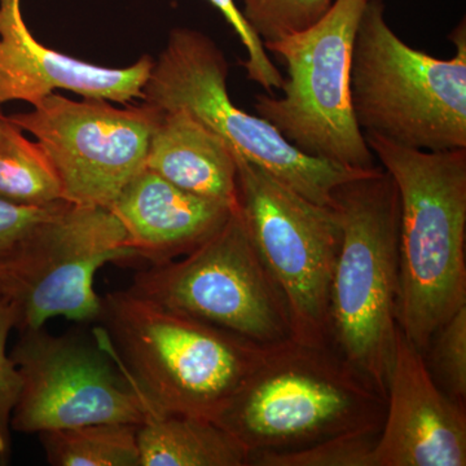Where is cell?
I'll use <instances>...</instances> for the list:
<instances>
[{
    "label": "cell",
    "mask_w": 466,
    "mask_h": 466,
    "mask_svg": "<svg viewBox=\"0 0 466 466\" xmlns=\"http://www.w3.org/2000/svg\"><path fill=\"white\" fill-rule=\"evenodd\" d=\"M94 332L144 408L214 421L267 346L131 293L101 296ZM269 346V345H268Z\"/></svg>",
    "instance_id": "obj_1"
},
{
    "label": "cell",
    "mask_w": 466,
    "mask_h": 466,
    "mask_svg": "<svg viewBox=\"0 0 466 466\" xmlns=\"http://www.w3.org/2000/svg\"><path fill=\"white\" fill-rule=\"evenodd\" d=\"M364 137L400 193L398 323L424 354L466 306V148L431 152Z\"/></svg>",
    "instance_id": "obj_2"
},
{
    "label": "cell",
    "mask_w": 466,
    "mask_h": 466,
    "mask_svg": "<svg viewBox=\"0 0 466 466\" xmlns=\"http://www.w3.org/2000/svg\"><path fill=\"white\" fill-rule=\"evenodd\" d=\"M342 241L328 309V346L386 400L400 323V202L373 167L333 191Z\"/></svg>",
    "instance_id": "obj_3"
},
{
    "label": "cell",
    "mask_w": 466,
    "mask_h": 466,
    "mask_svg": "<svg viewBox=\"0 0 466 466\" xmlns=\"http://www.w3.org/2000/svg\"><path fill=\"white\" fill-rule=\"evenodd\" d=\"M385 413L386 400L330 346L290 339L267 346L214 422L254 455L380 431Z\"/></svg>",
    "instance_id": "obj_4"
},
{
    "label": "cell",
    "mask_w": 466,
    "mask_h": 466,
    "mask_svg": "<svg viewBox=\"0 0 466 466\" xmlns=\"http://www.w3.org/2000/svg\"><path fill=\"white\" fill-rule=\"evenodd\" d=\"M456 55L431 56L401 41L382 0H368L351 54L352 110L363 134L408 148H466V25L450 35Z\"/></svg>",
    "instance_id": "obj_5"
},
{
    "label": "cell",
    "mask_w": 466,
    "mask_h": 466,
    "mask_svg": "<svg viewBox=\"0 0 466 466\" xmlns=\"http://www.w3.org/2000/svg\"><path fill=\"white\" fill-rule=\"evenodd\" d=\"M368 0H334L314 25L263 43L287 66L279 97L254 99L262 116L299 152L349 168L376 167L355 119L350 88L352 45Z\"/></svg>",
    "instance_id": "obj_6"
},
{
    "label": "cell",
    "mask_w": 466,
    "mask_h": 466,
    "mask_svg": "<svg viewBox=\"0 0 466 466\" xmlns=\"http://www.w3.org/2000/svg\"><path fill=\"white\" fill-rule=\"evenodd\" d=\"M228 63L207 34L177 27L153 60L143 103L162 112L183 109L308 200L334 207L339 184L372 170L349 168L299 152L262 116L235 106L227 90Z\"/></svg>",
    "instance_id": "obj_7"
},
{
    "label": "cell",
    "mask_w": 466,
    "mask_h": 466,
    "mask_svg": "<svg viewBox=\"0 0 466 466\" xmlns=\"http://www.w3.org/2000/svg\"><path fill=\"white\" fill-rule=\"evenodd\" d=\"M131 293L259 345L293 339L289 309L240 210L182 258L135 275Z\"/></svg>",
    "instance_id": "obj_8"
},
{
    "label": "cell",
    "mask_w": 466,
    "mask_h": 466,
    "mask_svg": "<svg viewBox=\"0 0 466 466\" xmlns=\"http://www.w3.org/2000/svg\"><path fill=\"white\" fill-rule=\"evenodd\" d=\"M238 210L289 309L294 341L328 346V309L342 241L336 207L308 200L233 150Z\"/></svg>",
    "instance_id": "obj_9"
},
{
    "label": "cell",
    "mask_w": 466,
    "mask_h": 466,
    "mask_svg": "<svg viewBox=\"0 0 466 466\" xmlns=\"http://www.w3.org/2000/svg\"><path fill=\"white\" fill-rule=\"evenodd\" d=\"M134 259L109 208L64 201L0 276V299L14 309L17 330L45 327L55 318L97 323L103 308L95 290L97 271Z\"/></svg>",
    "instance_id": "obj_10"
},
{
    "label": "cell",
    "mask_w": 466,
    "mask_h": 466,
    "mask_svg": "<svg viewBox=\"0 0 466 466\" xmlns=\"http://www.w3.org/2000/svg\"><path fill=\"white\" fill-rule=\"evenodd\" d=\"M7 116L41 146L66 201L109 208L146 168L159 110L143 101L118 108L108 100L54 92L30 112Z\"/></svg>",
    "instance_id": "obj_11"
},
{
    "label": "cell",
    "mask_w": 466,
    "mask_h": 466,
    "mask_svg": "<svg viewBox=\"0 0 466 466\" xmlns=\"http://www.w3.org/2000/svg\"><path fill=\"white\" fill-rule=\"evenodd\" d=\"M20 372L12 431H42L96 422L140 425L146 408L94 332L18 330L9 352Z\"/></svg>",
    "instance_id": "obj_12"
},
{
    "label": "cell",
    "mask_w": 466,
    "mask_h": 466,
    "mask_svg": "<svg viewBox=\"0 0 466 466\" xmlns=\"http://www.w3.org/2000/svg\"><path fill=\"white\" fill-rule=\"evenodd\" d=\"M466 410L434 381L400 330L372 466H465Z\"/></svg>",
    "instance_id": "obj_13"
},
{
    "label": "cell",
    "mask_w": 466,
    "mask_h": 466,
    "mask_svg": "<svg viewBox=\"0 0 466 466\" xmlns=\"http://www.w3.org/2000/svg\"><path fill=\"white\" fill-rule=\"evenodd\" d=\"M152 56L108 67L48 48L30 32L21 0H0V112L11 101L38 106L57 90L127 106L142 100Z\"/></svg>",
    "instance_id": "obj_14"
},
{
    "label": "cell",
    "mask_w": 466,
    "mask_h": 466,
    "mask_svg": "<svg viewBox=\"0 0 466 466\" xmlns=\"http://www.w3.org/2000/svg\"><path fill=\"white\" fill-rule=\"evenodd\" d=\"M109 210L124 227L137 259L157 266L198 249L236 208L184 191L146 167Z\"/></svg>",
    "instance_id": "obj_15"
},
{
    "label": "cell",
    "mask_w": 466,
    "mask_h": 466,
    "mask_svg": "<svg viewBox=\"0 0 466 466\" xmlns=\"http://www.w3.org/2000/svg\"><path fill=\"white\" fill-rule=\"evenodd\" d=\"M146 167L184 191L238 208L232 147L186 110H159Z\"/></svg>",
    "instance_id": "obj_16"
},
{
    "label": "cell",
    "mask_w": 466,
    "mask_h": 466,
    "mask_svg": "<svg viewBox=\"0 0 466 466\" xmlns=\"http://www.w3.org/2000/svg\"><path fill=\"white\" fill-rule=\"evenodd\" d=\"M139 466H248L249 452L201 417L146 410L137 426Z\"/></svg>",
    "instance_id": "obj_17"
},
{
    "label": "cell",
    "mask_w": 466,
    "mask_h": 466,
    "mask_svg": "<svg viewBox=\"0 0 466 466\" xmlns=\"http://www.w3.org/2000/svg\"><path fill=\"white\" fill-rule=\"evenodd\" d=\"M0 198L24 207L66 201L50 159L35 140L0 113Z\"/></svg>",
    "instance_id": "obj_18"
},
{
    "label": "cell",
    "mask_w": 466,
    "mask_h": 466,
    "mask_svg": "<svg viewBox=\"0 0 466 466\" xmlns=\"http://www.w3.org/2000/svg\"><path fill=\"white\" fill-rule=\"evenodd\" d=\"M137 426L96 422L42 431L38 437L52 466H139Z\"/></svg>",
    "instance_id": "obj_19"
},
{
    "label": "cell",
    "mask_w": 466,
    "mask_h": 466,
    "mask_svg": "<svg viewBox=\"0 0 466 466\" xmlns=\"http://www.w3.org/2000/svg\"><path fill=\"white\" fill-rule=\"evenodd\" d=\"M380 431H359L337 435L283 452H259L250 455L254 466H372V453Z\"/></svg>",
    "instance_id": "obj_20"
},
{
    "label": "cell",
    "mask_w": 466,
    "mask_h": 466,
    "mask_svg": "<svg viewBox=\"0 0 466 466\" xmlns=\"http://www.w3.org/2000/svg\"><path fill=\"white\" fill-rule=\"evenodd\" d=\"M426 367L441 390L465 406L466 306L444 321L431 336L424 354Z\"/></svg>",
    "instance_id": "obj_21"
},
{
    "label": "cell",
    "mask_w": 466,
    "mask_h": 466,
    "mask_svg": "<svg viewBox=\"0 0 466 466\" xmlns=\"http://www.w3.org/2000/svg\"><path fill=\"white\" fill-rule=\"evenodd\" d=\"M241 14L263 43L275 42L317 24L334 0H241Z\"/></svg>",
    "instance_id": "obj_22"
},
{
    "label": "cell",
    "mask_w": 466,
    "mask_h": 466,
    "mask_svg": "<svg viewBox=\"0 0 466 466\" xmlns=\"http://www.w3.org/2000/svg\"><path fill=\"white\" fill-rule=\"evenodd\" d=\"M16 329L14 309L0 299V466H7L12 459V413L20 397V372L9 355V334Z\"/></svg>",
    "instance_id": "obj_23"
},
{
    "label": "cell",
    "mask_w": 466,
    "mask_h": 466,
    "mask_svg": "<svg viewBox=\"0 0 466 466\" xmlns=\"http://www.w3.org/2000/svg\"><path fill=\"white\" fill-rule=\"evenodd\" d=\"M226 18L233 32L240 39L242 47L247 52V61L244 63L248 78L262 86L267 92L280 90L284 84V76L275 66L274 61L267 55L262 39L249 26L241 9L236 5L235 0H208Z\"/></svg>",
    "instance_id": "obj_24"
},
{
    "label": "cell",
    "mask_w": 466,
    "mask_h": 466,
    "mask_svg": "<svg viewBox=\"0 0 466 466\" xmlns=\"http://www.w3.org/2000/svg\"><path fill=\"white\" fill-rule=\"evenodd\" d=\"M61 202L38 208L12 204L0 198V276L17 258L36 227L45 222Z\"/></svg>",
    "instance_id": "obj_25"
},
{
    "label": "cell",
    "mask_w": 466,
    "mask_h": 466,
    "mask_svg": "<svg viewBox=\"0 0 466 466\" xmlns=\"http://www.w3.org/2000/svg\"><path fill=\"white\" fill-rule=\"evenodd\" d=\"M0 113H3V112H0Z\"/></svg>",
    "instance_id": "obj_26"
}]
</instances>
